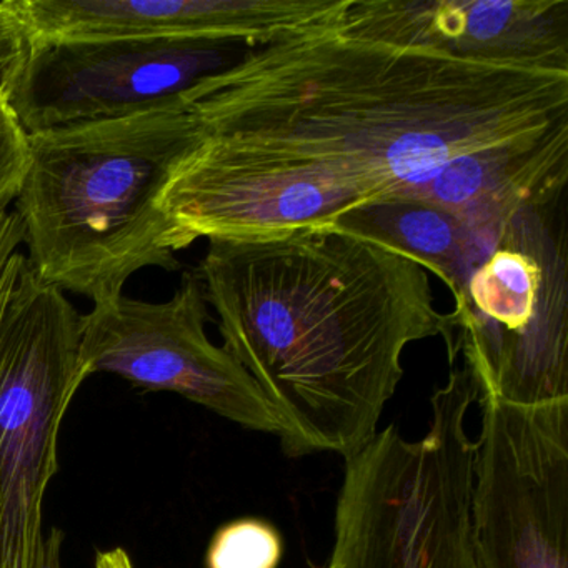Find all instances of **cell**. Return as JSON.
<instances>
[{
	"instance_id": "1",
	"label": "cell",
	"mask_w": 568,
	"mask_h": 568,
	"mask_svg": "<svg viewBox=\"0 0 568 568\" xmlns=\"http://www.w3.org/2000/svg\"><path fill=\"white\" fill-rule=\"evenodd\" d=\"M182 104L199 142L162 209L189 245L335 225L378 202L432 204L457 159L568 139V72L362 41L338 26L248 49Z\"/></svg>"
},
{
	"instance_id": "2",
	"label": "cell",
	"mask_w": 568,
	"mask_h": 568,
	"mask_svg": "<svg viewBox=\"0 0 568 568\" xmlns=\"http://www.w3.org/2000/svg\"><path fill=\"white\" fill-rule=\"evenodd\" d=\"M197 275L225 351L281 417L288 457L364 450L404 352L444 327L420 262L337 225L209 239Z\"/></svg>"
},
{
	"instance_id": "3",
	"label": "cell",
	"mask_w": 568,
	"mask_h": 568,
	"mask_svg": "<svg viewBox=\"0 0 568 568\" xmlns=\"http://www.w3.org/2000/svg\"><path fill=\"white\" fill-rule=\"evenodd\" d=\"M18 201L29 264L45 284L94 305L121 297L135 272L181 268L189 247L162 209L199 129L181 102L114 121L29 135Z\"/></svg>"
},
{
	"instance_id": "4",
	"label": "cell",
	"mask_w": 568,
	"mask_h": 568,
	"mask_svg": "<svg viewBox=\"0 0 568 568\" xmlns=\"http://www.w3.org/2000/svg\"><path fill=\"white\" fill-rule=\"evenodd\" d=\"M565 191L471 227L442 337L477 400L537 407L568 398Z\"/></svg>"
},
{
	"instance_id": "5",
	"label": "cell",
	"mask_w": 568,
	"mask_h": 568,
	"mask_svg": "<svg viewBox=\"0 0 568 568\" xmlns=\"http://www.w3.org/2000/svg\"><path fill=\"white\" fill-rule=\"evenodd\" d=\"M82 315L16 254L0 315V568H39L59 430L84 384Z\"/></svg>"
},
{
	"instance_id": "6",
	"label": "cell",
	"mask_w": 568,
	"mask_h": 568,
	"mask_svg": "<svg viewBox=\"0 0 568 568\" xmlns=\"http://www.w3.org/2000/svg\"><path fill=\"white\" fill-rule=\"evenodd\" d=\"M480 402L470 495L478 568H568V398Z\"/></svg>"
},
{
	"instance_id": "7",
	"label": "cell",
	"mask_w": 568,
	"mask_h": 568,
	"mask_svg": "<svg viewBox=\"0 0 568 568\" xmlns=\"http://www.w3.org/2000/svg\"><path fill=\"white\" fill-rule=\"evenodd\" d=\"M204 285L185 272L161 304L121 297L94 305L81 322L85 377L114 374L152 392H172L262 434L284 435L281 417L252 375L212 344Z\"/></svg>"
},
{
	"instance_id": "8",
	"label": "cell",
	"mask_w": 568,
	"mask_h": 568,
	"mask_svg": "<svg viewBox=\"0 0 568 568\" xmlns=\"http://www.w3.org/2000/svg\"><path fill=\"white\" fill-rule=\"evenodd\" d=\"M229 42L197 39H32L8 102L29 135L114 121L181 102L234 64Z\"/></svg>"
},
{
	"instance_id": "9",
	"label": "cell",
	"mask_w": 568,
	"mask_h": 568,
	"mask_svg": "<svg viewBox=\"0 0 568 568\" xmlns=\"http://www.w3.org/2000/svg\"><path fill=\"white\" fill-rule=\"evenodd\" d=\"M338 31L478 64L568 72V0H348Z\"/></svg>"
},
{
	"instance_id": "10",
	"label": "cell",
	"mask_w": 568,
	"mask_h": 568,
	"mask_svg": "<svg viewBox=\"0 0 568 568\" xmlns=\"http://www.w3.org/2000/svg\"><path fill=\"white\" fill-rule=\"evenodd\" d=\"M32 39H197L264 45L337 26L348 0H16Z\"/></svg>"
},
{
	"instance_id": "11",
	"label": "cell",
	"mask_w": 568,
	"mask_h": 568,
	"mask_svg": "<svg viewBox=\"0 0 568 568\" xmlns=\"http://www.w3.org/2000/svg\"><path fill=\"white\" fill-rule=\"evenodd\" d=\"M337 227L367 235L410 255L454 288L471 239V225L422 201H388L352 212Z\"/></svg>"
},
{
	"instance_id": "12",
	"label": "cell",
	"mask_w": 568,
	"mask_h": 568,
	"mask_svg": "<svg viewBox=\"0 0 568 568\" xmlns=\"http://www.w3.org/2000/svg\"><path fill=\"white\" fill-rule=\"evenodd\" d=\"M282 538L277 528L257 518H242L219 528L207 550V568H277Z\"/></svg>"
},
{
	"instance_id": "13",
	"label": "cell",
	"mask_w": 568,
	"mask_h": 568,
	"mask_svg": "<svg viewBox=\"0 0 568 568\" xmlns=\"http://www.w3.org/2000/svg\"><path fill=\"white\" fill-rule=\"evenodd\" d=\"M31 164V142L8 99H0V214L18 201Z\"/></svg>"
},
{
	"instance_id": "14",
	"label": "cell",
	"mask_w": 568,
	"mask_h": 568,
	"mask_svg": "<svg viewBox=\"0 0 568 568\" xmlns=\"http://www.w3.org/2000/svg\"><path fill=\"white\" fill-rule=\"evenodd\" d=\"M32 51V34L16 0L0 2V99H8L24 72Z\"/></svg>"
},
{
	"instance_id": "15",
	"label": "cell",
	"mask_w": 568,
	"mask_h": 568,
	"mask_svg": "<svg viewBox=\"0 0 568 568\" xmlns=\"http://www.w3.org/2000/svg\"><path fill=\"white\" fill-rule=\"evenodd\" d=\"M26 231L18 212L0 214V274L24 242Z\"/></svg>"
},
{
	"instance_id": "16",
	"label": "cell",
	"mask_w": 568,
	"mask_h": 568,
	"mask_svg": "<svg viewBox=\"0 0 568 568\" xmlns=\"http://www.w3.org/2000/svg\"><path fill=\"white\" fill-rule=\"evenodd\" d=\"M64 534L59 528H51L48 537L44 538L41 561L39 568H61V547Z\"/></svg>"
},
{
	"instance_id": "17",
	"label": "cell",
	"mask_w": 568,
	"mask_h": 568,
	"mask_svg": "<svg viewBox=\"0 0 568 568\" xmlns=\"http://www.w3.org/2000/svg\"><path fill=\"white\" fill-rule=\"evenodd\" d=\"M94 568H134L131 557L122 547L99 551L95 555Z\"/></svg>"
},
{
	"instance_id": "18",
	"label": "cell",
	"mask_w": 568,
	"mask_h": 568,
	"mask_svg": "<svg viewBox=\"0 0 568 568\" xmlns=\"http://www.w3.org/2000/svg\"><path fill=\"white\" fill-rule=\"evenodd\" d=\"M14 258L16 255H12L11 261L6 265L4 272L0 274V315H2V311H4L9 285H11L12 274H14Z\"/></svg>"
},
{
	"instance_id": "19",
	"label": "cell",
	"mask_w": 568,
	"mask_h": 568,
	"mask_svg": "<svg viewBox=\"0 0 568 568\" xmlns=\"http://www.w3.org/2000/svg\"><path fill=\"white\" fill-rule=\"evenodd\" d=\"M324 568H342V567H338V565H335V564H332V561H328L327 567H324Z\"/></svg>"
}]
</instances>
